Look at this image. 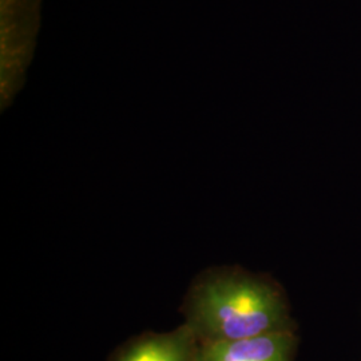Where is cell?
Returning a JSON list of instances; mask_svg holds the SVG:
<instances>
[{
	"instance_id": "6da1fadb",
	"label": "cell",
	"mask_w": 361,
	"mask_h": 361,
	"mask_svg": "<svg viewBox=\"0 0 361 361\" xmlns=\"http://www.w3.org/2000/svg\"><path fill=\"white\" fill-rule=\"evenodd\" d=\"M182 313L200 344L296 332L283 289L240 268L202 271L186 293Z\"/></svg>"
},
{
	"instance_id": "7a4b0ae2",
	"label": "cell",
	"mask_w": 361,
	"mask_h": 361,
	"mask_svg": "<svg viewBox=\"0 0 361 361\" xmlns=\"http://www.w3.org/2000/svg\"><path fill=\"white\" fill-rule=\"evenodd\" d=\"M40 0H1V109L25 82L39 30Z\"/></svg>"
},
{
	"instance_id": "3957f363",
	"label": "cell",
	"mask_w": 361,
	"mask_h": 361,
	"mask_svg": "<svg viewBox=\"0 0 361 361\" xmlns=\"http://www.w3.org/2000/svg\"><path fill=\"white\" fill-rule=\"evenodd\" d=\"M200 343L182 324L169 332H146L122 344L109 361H198Z\"/></svg>"
},
{
	"instance_id": "277c9868",
	"label": "cell",
	"mask_w": 361,
	"mask_h": 361,
	"mask_svg": "<svg viewBox=\"0 0 361 361\" xmlns=\"http://www.w3.org/2000/svg\"><path fill=\"white\" fill-rule=\"evenodd\" d=\"M296 332L200 344L198 361H293Z\"/></svg>"
}]
</instances>
